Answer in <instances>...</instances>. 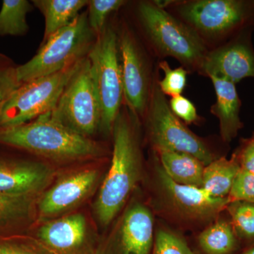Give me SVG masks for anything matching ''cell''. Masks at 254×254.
<instances>
[{
    "label": "cell",
    "mask_w": 254,
    "mask_h": 254,
    "mask_svg": "<svg viewBox=\"0 0 254 254\" xmlns=\"http://www.w3.org/2000/svg\"><path fill=\"white\" fill-rule=\"evenodd\" d=\"M141 119L123 104L114 124L111 165L95 200V215L102 226L109 225L123 208L143 175Z\"/></svg>",
    "instance_id": "1"
},
{
    "label": "cell",
    "mask_w": 254,
    "mask_h": 254,
    "mask_svg": "<svg viewBox=\"0 0 254 254\" xmlns=\"http://www.w3.org/2000/svg\"><path fill=\"white\" fill-rule=\"evenodd\" d=\"M155 2L164 9L170 8L174 15L190 26L208 47L209 43L221 46L242 32L254 28V0Z\"/></svg>",
    "instance_id": "2"
},
{
    "label": "cell",
    "mask_w": 254,
    "mask_h": 254,
    "mask_svg": "<svg viewBox=\"0 0 254 254\" xmlns=\"http://www.w3.org/2000/svg\"><path fill=\"white\" fill-rule=\"evenodd\" d=\"M0 143L50 160H85L101 156L100 144L53 120L48 113L18 126L0 128Z\"/></svg>",
    "instance_id": "3"
},
{
    "label": "cell",
    "mask_w": 254,
    "mask_h": 254,
    "mask_svg": "<svg viewBox=\"0 0 254 254\" xmlns=\"http://www.w3.org/2000/svg\"><path fill=\"white\" fill-rule=\"evenodd\" d=\"M137 14L145 37L159 56L175 58L187 71L199 73L208 47L190 26L155 1L138 3Z\"/></svg>",
    "instance_id": "4"
},
{
    "label": "cell",
    "mask_w": 254,
    "mask_h": 254,
    "mask_svg": "<svg viewBox=\"0 0 254 254\" xmlns=\"http://www.w3.org/2000/svg\"><path fill=\"white\" fill-rule=\"evenodd\" d=\"M87 58L101 109L100 129L110 134L124 99L118 32L111 26H106L95 37Z\"/></svg>",
    "instance_id": "5"
},
{
    "label": "cell",
    "mask_w": 254,
    "mask_h": 254,
    "mask_svg": "<svg viewBox=\"0 0 254 254\" xmlns=\"http://www.w3.org/2000/svg\"><path fill=\"white\" fill-rule=\"evenodd\" d=\"M94 38L88 25L87 11L82 13L43 43L38 53L28 63L16 66L18 81L22 84L61 71L87 56Z\"/></svg>",
    "instance_id": "6"
},
{
    "label": "cell",
    "mask_w": 254,
    "mask_h": 254,
    "mask_svg": "<svg viewBox=\"0 0 254 254\" xmlns=\"http://www.w3.org/2000/svg\"><path fill=\"white\" fill-rule=\"evenodd\" d=\"M148 141L154 152H182L198 158L205 166L218 158L204 139L190 131L174 115L155 78L149 104L143 119Z\"/></svg>",
    "instance_id": "7"
},
{
    "label": "cell",
    "mask_w": 254,
    "mask_h": 254,
    "mask_svg": "<svg viewBox=\"0 0 254 254\" xmlns=\"http://www.w3.org/2000/svg\"><path fill=\"white\" fill-rule=\"evenodd\" d=\"M84 58L58 72L22 83L16 88L0 113V128L23 125L53 111Z\"/></svg>",
    "instance_id": "8"
},
{
    "label": "cell",
    "mask_w": 254,
    "mask_h": 254,
    "mask_svg": "<svg viewBox=\"0 0 254 254\" xmlns=\"http://www.w3.org/2000/svg\"><path fill=\"white\" fill-rule=\"evenodd\" d=\"M50 118L82 136L90 138L100 128L101 109L87 56L68 81Z\"/></svg>",
    "instance_id": "9"
},
{
    "label": "cell",
    "mask_w": 254,
    "mask_h": 254,
    "mask_svg": "<svg viewBox=\"0 0 254 254\" xmlns=\"http://www.w3.org/2000/svg\"><path fill=\"white\" fill-rule=\"evenodd\" d=\"M124 100L140 119H144L155 77L149 58L131 28L123 25L118 32Z\"/></svg>",
    "instance_id": "10"
},
{
    "label": "cell",
    "mask_w": 254,
    "mask_h": 254,
    "mask_svg": "<svg viewBox=\"0 0 254 254\" xmlns=\"http://www.w3.org/2000/svg\"><path fill=\"white\" fill-rule=\"evenodd\" d=\"M155 158V182L158 195L164 207L177 218L187 222L210 221L230 203L227 198H215L198 187L180 185L164 171L158 156Z\"/></svg>",
    "instance_id": "11"
},
{
    "label": "cell",
    "mask_w": 254,
    "mask_h": 254,
    "mask_svg": "<svg viewBox=\"0 0 254 254\" xmlns=\"http://www.w3.org/2000/svg\"><path fill=\"white\" fill-rule=\"evenodd\" d=\"M252 31L242 32L221 46L209 50L199 74L224 78L235 84L244 78H254Z\"/></svg>",
    "instance_id": "12"
},
{
    "label": "cell",
    "mask_w": 254,
    "mask_h": 254,
    "mask_svg": "<svg viewBox=\"0 0 254 254\" xmlns=\"http://www.w3.org/2000/svg\"><path fill=\"white\" fill-rule=\"evenodd\" d=\"M98 178L99 172L90 168L61 177L37 201L40 216L53 218L77 206L90 195Z\"/></svg>",
    "instance_id": "13"
},
{
    "label": "cell",
    "mask_w": 254,
    "mask_h": 254,
    "mask_svg": "<svg viewBox=\"0 0 254 254\" xmlns=\"http://www.w3.org/2000/svg\"><path fill=\"white\" fill-rule=\"evenodd\" d=\"M54 170L34 161L0 160V195H36L50 184Z\"/></svg>",
    "instance_id": "14"
},
{
    "label": "cell",
    "mask_w": 254,
    "mask_h": 254,
    "mask_svg": "<svg viewBox=\"0 0 254 254\" xmlns=\"http://www.w3.org/2000/svg\"><path fill=\"white\" fill-rule=\"evenodd\" d=\"M120 224L123 254H149L154 228V220L149 209L142 203H133L125 212Z\"/></svg>",
    "instance_id": "15"
},
{
    "label": "cell",
    "mask_w": 254,
    "mask_h": 254,
    "mask_svg": "<svg viewBox=\"0 0 254 254\" xmlns=\"http://www.w3.org/2000/svg\"><path fill=\"white\" fill-rule=\"evenodd\" d=\"M210 78L216 94V102L212 105L210 113L218 119L222 141L230 143L244 127L240 118L242 102L236 84L224 78Z\"/></svg>",
    "instance_id": "16"
},
{
    "label": "cell",
    "mask_w": 254,
    "mask_h": 254,
    "mask_svg": "<svg viewBox=\"0 0 254 254\" xmlns=\"http://www.w3.org/2000/svg\"><path fill=\"white\" fill-rule=\"evenodd\" d=\"M86 235V218L80 213L50 220L42 225L38 232L43 242L58 251L76 248L83 243Z\"/></svg>",
    "instance_id": "17"
},
{
    "label": "cell",
    "mask_w": 254,
    "mask_h": 254,
    "mask_svg": "<svg viewBox=\"0 0 254 254\" xmlns=\"http://www.w3.org/2000/svg\"><path fill=\"white\" fill-rule=\"evenodd\" d=\"M154 153L164 171L174 182L201 188L205 166L198 158L188 153L172 150Z\"/></svg>",
    "instance_id": "18"
},
{
    "label": "cell",
    "mask_w": 254,
    "mask_h": 254,
    "mask_svg": "<svg viewBox=\"0 0 254 254\" xmlns=\"http://www.w3.org/2000/svg\"><path fill=\"white\" fill-rule=\"evenodd\" d=\"M32 2L44 16L46 28L43 43L72 23L79 16L82 8L88 4L87 0H34Z\"/></svg>",
    "instance_id": "19"
},
{
    "label": "cell",
    "mask_w": 254,
    "mask_h": 254,
    "mask_svg": "<svg viewBox=\"0 0 254 254\" xmlns=\"http://www.w3.org/2000/svg\"><path fill=\"white\" fill-rule=\"evenodd\" d=\"M240 169L232 156L215 159L205 167L201 189L215 198H227Z\"/></svg>",
    "instance_id": "20"
},
{
    "label": "cell",
    "mask_w": 254,
    "mask_h": 254,
    "mask_svg": "<svg viewBox=\"0 0 254 254\" xmlns=\"http://www.w3.org/2000/svg\"><path fill=\"white\" fill-rule=\"evenodd\" d=\"M36 195H0V232L13 231L33 220Z\"/></svg>",
    "instance_id": "21"
},
{
    "label": "cell",
    "mask_w": 254,
    "mask_h": 254,
    "mask_svg": "<svg viewBox=\"0 0 254 254\" xmlns=\"http://www.w3.org/2000/svg\"><path fill=\"white\" fill-rule=\"evenodd\" d=\"M237 234L231 222L218 220L198 236V244L207 254H231L237 249Z\"/></svg>",
    "instance_id": "22"
},
{
    "label": "cell",
    "mask_w": 254,
    "mask_h": 254,
    "mask_svg": "<svg viewBox=\"0 0 254 254\" xmlns=\"http://www.w3.org/2000/svg\"><path fill=\"white\" fill-rule=\"evenodd\" d=\"M33 6L27 0H4L0 10V36H23L28 31L26 16Z\"/></svg>",
    "instance_id": "23"
},
{
    "label": "cell",
    "mask_w": 254,
    "mask_h": 254,
    "mask_svg": "<svg viewBox=\"0 0 254 254\" xmlns=\"http://www.w3.org/2000/svg\"><path fill=\"white\" fill-rule=\"evenodd\" d=\"M226 209L237 236L245 240H254V203L235 200L230 202Z\"/></svg>",
    "instance_id": "24"
},
{
    "label": "cell",
    "mask_w": 254,
    "mask_h": 254,
    "mask_svg": "<svg viewBox=\"0 0 254 254\" xmlns=\"http://www.w3.org/2000/svg\"><path fill=\"white\" fill-rule=\"evenodd\" d=\"M127 1L124 0H91L88 1V22L95 37L106 27L110 14L118 11Z\"/></svg>",
    "instance_id": "25"
},
{
    "label": "cell",
    "mask_w": 254,
    "mask_h": 254,
    "mask_svg": "<svg viewBox=\"0 0 254 254\" xmlns=\"http://www.w3.org/2000/svg\"><path fill=\"white\" fill-rule=\"evenodd\" d=\"M158 66L165 74L163 79L158 80V86L162 93L171 98L181 95L186 87L189 71L182 66L172 68L165 60L160 61Z\"/></svg>",
    "instance_id": "26"
},
{
    "label": "cell",
    "mask_w": 254,
    "mask_h": 254,
    "mask_svg": "<svg viewBox=\"0 0 254 254\" xmlns=\"http://www.w3.org/2000/svg\"><path fill=\"white\" fill-rule=\"evenodd\" d=\"M153 254H195L190 247L173 232L159 230L155 235Z\"/></svg>",
    "instance_id": "27"
},
{
    "label": "cell",
    "mask_w": 254,
    "mask_h": 254,
    "mask_svg": "<svg viewBox=\"0 0 254 254\" xmlns=\"http://www.w3.org/2000/svg\"><path fill=\"white\" fill-rule=\"evenodd\" d=\"M230 202L242 200L254 203V175L240 169L228 195Z\"/></svg>",
    "instance_id": "28"
},
{
    "label": "cell",
    "mask_w": 254,
    "mask_h": 254,
    "mask_svg": "<svg viewBox=\"0 0 254 254\" xmlns=\"http://www.w3.org/2000/svg\"><path fill=\"white\" fill-rule=\"evenodd\" d=\"M169 105L174 115L185 124L191 125L199 122L196 108L188 98L182 95L173 97L169 101Z\"/></svg>",
    "instance_id": "29"
},
{
    "label": "cell",
    "mask_w": 254,
    "mask_h": 254,
    "mask_svg": "<svg viewBox=\"0 0 254 254\" xmlns=\"http://www.w3.org/2000/svg\"><path fill=\"white\" fill-rule=\"evenodd\" d=\"M21 85L16 77L15 66L0 64V113L13 92Z\"/></svg>",
    "instance_id": "30"
},
{
    "label": "cell",
    "mask_w": 254,
    "mask_h": 254,
    "mask_svg": "<svg viewBox=\"0 0 254 254\" xmlns=\"http://www.w3.org/2000/svg\"><path fill=\"white\" fill-rule=\"evenodd\" d=\"M232 157L242 170L254 175V132L250 138L241 139Z\"/></svg>",
    "instance_id": "31"
},
{
    "label": "cell",
    "mask_w": 254,
    "mask_h": 254,
    "mask_svg": "<svg viewBox=\"0 0 254 254\" xmlns=\"http://www.w3.org/2000/svg\"><path fill=\"white\" fill-rule=\"evenodd\" d=\"M0 254H39L23 246L0 242Z\"/></svg>",
    "instance_id": "32"
},
{
    "label": "cell",
    "mask_w": 254,
    "mask_h": 254,
    "mask_svg": "<svg viewBox=\"0 0 254 254\" xmlns=\"http://www.w3.org/2000/svg\"><path fill=\"white\" fill-rule=\"evenodd\" d=\"M242 254H254V247H252L250 250L246 251L245 252Z\"/></svg>",
    "instance_id": "33"
}]
</instances>
